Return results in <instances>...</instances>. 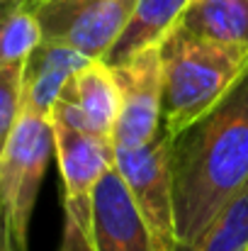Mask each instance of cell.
I'll list each match as a JSON object with an SVG mask.
<instances>
[{
  "label": "cell",
  "instance_id": "obj_1",
  "mask_svg": "<svg viewBox=\"0 0 248 251\" xmlns=\"http://www.w3.org/2000/svg\"><path fill=\"white\" fill-rule=\"evenodd\" d=\"M178 242H195L248 185V74L204 117L170 134Z\"/></svg>",
  "mask_w": 248,
  "mask_h": 251
},
{
  "label": "cell",
  "instance_id": "obj_2",
  "mask_svg": "<svg viewBox=\"0 0 248 251\" xmlns=\"http://www.w3.org/2000/svg\"><path fill=\"white\" fill-rule=\"evenodd\" d=\"M163 127L178 134L217 107L248 74V44L175 27L161 44Z\"/></svg>",
  "mask_w": 248,
  "mask_h": 251
},
{
  "label": "cell",
  "instance_id": "obj_3",
  "mask_svg": "<svg viewBox=\"0 0 248 251\" xmlns=\"http://www.w3.org/2000/svg\"><path fill=\"white\" fill-rule=\"evenodd\" d=\"M51 154H56L51 120L22 102L12 129L2 137L0 151L2 220L17 251H29V222Z\"/></svg>",
  "mask_w": 248,
  "mask_h": 251
},
{
  "label": "cell",
  "instance_id": "obj_4",
  "mask_svg": "<svg viewBox=\"0 0 248 251\" xmlns=\"http://www.w3.org/2000/svg\"><path fill=\"white\" fill-rule=\"evenodd\" d=\"M114 168L144 217L158 251H175V200L170 173V134L163 132L144 147L114 149Z\"/></svg>",
  "mask_w": 248,
  "mask_h": 251
},
{
  "label": "cell",
  "instance_id": "obj_5",
  "mask_svg": "<svg viewBox=\"0 0 248 251\" xmlns=\"http://www.w3.org/2000/svg\"><path fill=\"white\" fill-rule=\"evenodd\" d=\"M136 0H34L44 42L64 44L102 61L122 37Z\"/></svg>",
  "mask_w": 248,
  "mask_h": 251
},
{
  "label": "cell",
  "instance_id": "obj_6",
  "mask_svg": "<svg viewBox=\"0 0 248 251\" xmlns=\"http://www.w3.org/2000/svg\"><path fill=\"white\" fill-rule=\"evenodd\" d=\"M122 107L112 134L114 149H136L163 132V61L161 47L112 69Z\"/></svg>",
  "mask_w": 248,
  "mask_h": 251
},
{
  "label": "cell",
  "instance_id": "obj_7",
  "mask_svg": "<svg viewBox=\"0 0 248 251\" xmlns=\"http://www.w3.org/2000/svg\"><path fill=\"white\" fill-rule=\"evenodd\" d=\"M54 125L56 161L64 178V207L92 237V198L97 183L114 168V144L92 132H81L61 122Z\"/></svg>",
  "mask_w": 248,
  "mask_h": 251
},
{
  "label": "cell",
  "instance_id": "obj_8",
  "mask_svg": "<svg viewBox=\"0 0 248 251\" xmlns=\"http://www.w3.org/2000/svg\"><path fill=\"white\" fill-rule=\"evenodd\" d=\"M92 244L97 251H158L117 168L107 171L95 188Z\"/></svg>",
  "mask_w": 248,
  "mask_h": 251
},
{
  "label": "cell",
  "instance_id": "obj_9",
  "mask_svg": "<svg viewBox=\"0 0 248 251\" xmlns=\"http://www.w3.org/2000/svg\"><path fill=\"white\" fill-rule=\"evenodd\" d=\"M90 61H95V59H88L85 54L71 49V47L42 42L24 66L22 102H27L29 107L39 110L42 115H46L51 120V110H54L56 100L61 98L64 88Z\"/></svg>",
  "mask_w": 248,
  "mask_h": 251
},
{
  "label": "cell",
  "instance_id": "obj_10",
  "mask_svg": "<svg viewBox=\"0 0 248 251\" xmlns=\"http://www.w3.org/2000/svg\"><path fill=\"white\" fill-rule=\"evenodd\" d=\"M190 2L192 0H136L129 25L102 61L114 69L149 49L161 47L165 37L180 25Z\"/></svg>",
  "mask_w": 248,
  "mask_h": 251
},
{
  "label": "cell",
  "instance_id": "obj_11",
  "mask_svg": "<svg viewBox=\"0 0 248 251\" xmlns=\"http://www.w3.org/2000/svg\"><path fill=\"white\" fill-rule=\"evenodd\" d=\"M64 95H68L78 105L88 132L112 142L122 107V93L114 71L105 61H90L68 81V85L64 88Z\"/></svg>",
  "mask_w": 248,
  "mask_h": 251
},
{
  "label": "cell",
  "instance_id": "obj_12",
  "mask_svg": "<svg viewBox=\"0 0 248 251\" xmlns=\"http://www.w3.org/2000/svg\"><path fill=\"white\" fill-rule=\"evenodd\" d=\"M180 27L219 42L248 44V0H192Z\"/></svg>",
  "mask_w": 248,
  "mask_h": 251
},
{
  "label": "cell",
  "instance_id": "obj_13",
  "mask_svg": "<svg viewBox=\"0 0 248 251\" xmlns=\"http://www.w3.org/2000/svg\"><path fill=\"white\" fill-rule=\"evenodd\" d=\"M42 42L44 29L37 12L22 0H2L0 66H27Z\"/></svg>",
  "mask_w": 248,
  "mask_h": 251
},
{
  "label": "cell",
  "instance_id": "obj_14",
  "mask_svg": "<svg viewBox=\"0 0 248 251\" xmlns=\"http://www.w3.org/2000/svg\"><path fill=\"white\" fill-rule=\"evenodd\" d=\"M175 251H248V185L195 242H178Z\"/></svg>",
  "mask_w": 248,
  "mask_h": 251
},
{
  "label": "cell",
  "instance_id": "obj_15",
  "mask_svg": "<svg viewBox=\"0 0 248 251\" xmlns=\"http://www.w3.org/2000/svg\"><path fill=\"white\" fill-rule=\"evenodd\" d=\"M24 98V66H0V132L12 129Z\"/></svg>",
  "mask_w": 248,
  "mask_h": 251
},
{
  "label": "cell",
  "instance_id": "obj_16",
  "mask_svg": "<svg viewBox=\"0 0 248 251\" xmlns=\"http://www.w3.org/2000/svg\"><path fill=\"white\" fill-rule=\"evenodd\" d=\"M59 251H97V249L92 244V237L83 229L81 225L71 215H64V232H61Z\"/></svg>",
  "mask_w": 248,
  "mask_h": 251
},
{
  "label": "cell",
  "instance_id": "obj_17",
  "mask_svg": "<svg viewBox=\"0 0 248 251\" xmlns=\"http://www.w3.org/2000/svg\"><path fill=\"white\" fill-rule=\"evenodd\" d=\"M0 251H17L15 247V239H12V234H10V229L2 225V242H0Z\"/></svg>",
  "mask_w": 248,
  "mask_h": 251
},
{
  "label": "cell",
  "instance_id": "obj_18",
  "mask_svg": "<svg viewBox=\"0 0 248 251\" xmlns=\"http://www.w3.org/2000/svg\"><path fill=\"white\" fill-rule=\"evenodd\" d=\"M22 2H24V5H32V2H34V0H22Z\"/></svg>",
  "mask_w": 248,
  "mask_h": 251
}]
</instances>
